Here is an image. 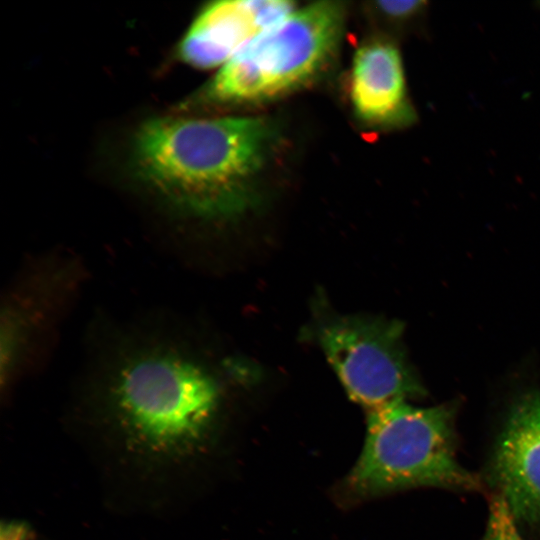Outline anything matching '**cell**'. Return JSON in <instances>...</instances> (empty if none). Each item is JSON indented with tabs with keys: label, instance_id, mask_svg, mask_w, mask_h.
<instances>
[{
	"label": "cell",
	"instance_id": "cell-1",
	"mask_svg": "<svg viewBox=\"0 0 540 540\" xmlns=\"http://www.w3.org/2000/svg\"><path fill=\"white\" fill-rule=\"evenodd\" d=\"M276 138L264 117H157L136 131L131 161L138 179L176 210L230 218L256 203Z\"/></svg>",
	"mask_w": 540,
	"mask_h": 540
},
{
	"label": "cell",
	"instance_id": "cell-2",
	"mask_svg": "<svg viewBox=\"0 0 540 540\" xmlns=\"http://www.w3.org/2000/svg\"><path fill=\"white\" fill-rule=\"evenodd\" d=\"M111 400L123 427L145 448L183 454L204 436L219 390L211 374L183 352L155 348L121 364Z\"/></svg>",
	"mask_w": 540,
	"mask_h": 540
},
{
	"label": "cell",
	"instance_id": "cell-3",
	"mask_svg": "<svg viewBox=\"0 0 540 540\" xmlns=\"http://www.w3.org/2000/svg\"><path fill=\"white\" fill-rule=\"evenodd\" d=\"M361 455L348 477L358 496L429 486L480 488L456 456L454 413L448 405L417 407L406 400L368 412Z\"/></svg>",
	"mask_w": 540,
	"mask_h": 540
},
{
	"label": "cell",
	"instance_id": "cell-4",
	"mask_svg": "<svg viewBox=\"0 0 540 540\" xmlns=\"http://www.w3.org/2000/svg\"><path fill=\"white\" fill-rule=\"evenodd\" d=\"M346 8L316 2L292 11L225 63L203 88L204 102L243 105L265 102L317 78L339 49Z\"/></svg>",
	"mask_w": 540,
	"mask_h": 540
},
{
	"label": "cell",
	"instance_id": "cell-5",
	"mask_svg": "<svg viewBox=\"0 0 540 540\" xmlns=\"http://www.w3.org/2000/svg\"><path fill=\"white\" fill-rule=\"evenodd\" d=\"M319 341L350 398L368 412L424 394L408 361L400 322L335 316L321 325Z\"/></svg>",
	"mask_w": 540,
	"mask_h": 540
},
{
	"label": "cell",
	"instance_id": "cell-6",
	"mask_svg": "<svg viewBox=\"0 0 540 540\" xmlns=\"http://www.w3.org/2000/svg\"><path fill=\"white\" fill-rule=\"evenodd\" d=\"M490 479L517 524L540 531V393L522 395L496 440Z\"/></svg>",
	"mask_w": 540,
	"mask_h": 540
},
{
	"label": "cell",
	"instance_id": "cell-7",
	"mask_svg": "<svg viewBox=\"0 0 540 540\" xmlns=\"http://www.w3.org/2000/svg\"><path fill=\"white\" fill-rule=\"evenodd\" d=\"M294 10V3L284 0L209 3L181 39L178 55L197 68L223 66L255 37Z\"/></svg>",
	"mask_w": 540,
	"mask_h": 540
},
{
	"label": "cell",
	"instance_id": "cell-8",
	"mask_svg": "<svg viewBox=\"0 0 540 540\" xmlns=\"http://www.w3.org/2000/svg\"><path fill=\"white\" fill-rule=\"evenodd\" d=\"M350 99L357 118L374 128L407 123L411 110L398 49L373 39L355 52L350 78Z\"/></svg>",
	"mask_w": 540,
	"mask_h": 540
},
{
	"label": "cell",
	"instance_id": "cell-9",
	"mask_svg": "<svg viewBox=\"0 0 540 540\" xmlns=\"http://www.w3.org/2000/svg\"><path fill=\"white\" fill-rule=\"evenodd\" d=\"M483 540H524L506 502L497 493L489 502L488 521Z\"/></svg>",
	"mask_w": 540,
	"mask_h": 540
},
{
	"label": "cell",
	"instance_id": "cell-10",
	"mask_svg": "<svg viewBox=\"0 0 540 540\" xmlns=\"http://www.w3.org/2000/svg\"><path fill=\"white\" fill-rule=\"evenodd\" d=\"M423 5V1H379L375 3V9L383 16L401 20L414 15Z\"/></svg>",
	"mask_w": 540,
	"mask_h": 540
},
{
	"label": "cell",
	"instance_id": "cell-11",
	"mask_svg": "<svg viewBox=\"0 0 540 540\" xmlns=\"http://www.w3.org/2000/svg\"><path fill=\"white\" fill-rule=\"evenodd\" d=\"M29 530L22 523H9L2 526L1 540H28Z\"/></svg>",
	"mask_w": 540,
	"mask_h": 540
}]
</instances>
